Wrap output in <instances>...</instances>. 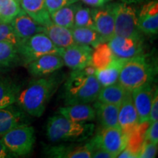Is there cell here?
<instances>
[{"label": "cell", "mask_w": 158, "mask_h": 158, "mask_svg": "<svg viewBox=\"0 0 158 158\" xmlns=\"http://www.w3.org/2000/svg\"><path fill=\"white\" fill-rule=\"evenodd\" d=\"M10 155H12V154L10 152L9 150L5 147L2 138H0V158L10 157Z\"/></svg>", "instance_id": "40"}, {"label": "cell", "mask_w": 158, "mask_h": 158, "mask_svg": "<svg viewBox=\"0 0 158 158\" xmlns=\"http://www.w3.org/2000/svg\"><path fill=\"white\" fill-rule=\"evenodd\" d=\"M154 89L151 83L132 90L131 95L136 109L139 124L149 122V112L154 94Z\"/></svg>", "instance_id": "12"}, {"label": "cell", "mask_w": 158, "mask_h": 158, "mask_svg": "<svg viewBox=\"0 0 158 158\" xmlns=\"http://www.w3.org/2000/svg\"><path fill=\"white\" fill-rule=\"evenodd\" d=\"M108 43H102L93 48L90 64L96 69H102L115 59Z\"/></svg>", "instance_id": "26"}, {"label": "cell", "mask_w": 158, "mask_h": 158, "mask_svg": "<svg viewBox=\"0 0 158 158\" xmlns=\"http://www.w3.org/2000/svg\"><path fill=\"white\" fill-rule=\"evenodd\" d=\"M10 24L13 27L15 36L19 43L29 38L37 33L43 32L44 27L37 23L23 10L11 21Z\"/></svg>", "instance_id": "14"}, {"label": "cell", "mask_w": 158, "mask_h": 158, "mask_svg": "<svg viewBox=\"0 0 158 158\" xmlns=\"http://www.w3.org/2000/svg\"><path fill=\"white\" fill-rule=\"evenodd\" d=\"M96 116L104 128L119 127L118 114L119 106L97 101L94 104Z\"/></svg>", "instance_id": "22"}, {"label": "cell", "mask_w": 158, "mask_h": 158, "mask_svg": "<svg viewBox=\"0 0 158 158\" xmlns=\"http://www.w3.org/2000/svg\"><path fill=\"white\" fill-rule=\"evenodd\" d=\"M157 152V144L145 140L142 144L138 154L140 158H153L156 157Z\"/></svg>", "instance_id": "33"}, {"label": "cell", "mask_w": 158, "mask_h": 158, "mask_svg": "<svg viewBox=\"0 0 158 158\" xmlns=\"http://www.w3.org/2000/svg\"><path fill=\"white\" fill-rule=\"evenodd\" d=\"M95 70L91 64L81 70H73L64 85L65 105L89 104L95 101L101 89L94 75Z\"/></svg>", "instance_id": "1"}, {"label": "cell", "mask_w": 158, "mask_h": 158, "mask_svg": "<svg viewBox=\"0 0 158 158\" xmlns=\"http://www.w3.org/2000/svg\"><path fill=\"white\" fill-rule=\"evenodd\" d=\"M59 114L71 121L80 123L93 121L96 117L94 108L86 103L66 105L64 107L59 108Z\"/></svg>", "instance_id": "18"}, {"label": "cell", "mask_w": 158, "mask_h": 158, "mask_svg": "<svg viewBox=\"0 0 158 158\" xmlns=\"http://www.w3.org/2000/svg\"><path fill=\"white\" fill-rule=\"evenodd\" d=\"M158 120V91L156 86L155 92H154L152 100L151 108H150L149 122H152Z\"/></svg>", "instance_id": "35"}, {"label": "cell", "mask_w": 158, "mask_h": 158, "mask_svg": "<svg viewBox=\"0 0 158 158\" xmlns=\"http://www.w3.org/2000/svg\"><path fill=\"white\" fill-rule=\"evenodd\" d=\"M21 9L39 24L45 27L52 22L45 0H19Z\"/></svg>", "instance_id": "19"}, {"label": "cell", "mask_w": 158, "mask_h": 158, "mask_svg": "<svg viewBox=\"0 0 158 158\" xmlns=\"http://www.w3.org/2000/svg\"><path fill=\"white\" fill-rule=\"evenodd\" d=\"M123 3L127 4V5H130V4H135V3H139L141 2H143L144 0H120Z\"/></svg>", "instance_id": "41"}, {"label": "cell", "mask_w": 158, "mask_h": 158, "mask_svg": "<svg viewBox=\"0 0 158 158\" xmlns=\"http://www.w3.org/2000/svg\"><path fill=\"white\" fill-rule=\"evenodd\" d=\"M93 124L73 122L61 114L49 118L46 127L47 137L51 142H81L92 135Z\"/></svg>", "instance_id": "3"}, {"label": "cell", "mask_w": 158, "mask_h": 158, "mask_svg": "<svg viewBox=\"0 0 158 158\" xmlns=\"http://www.w3.org/2000/svg\"><path fill=\"white\" fill-rule=\"evenodd\" d=\"M118 122L122 131L129 136L139 125L138 114L134 106L131 92H128L119 105Z\"/></svg>", "instance_id": "13"}, {"label": "cell", "mask_w": 158, "mask_h": 158, "mask_svg": "<svg viewBox=\"0 0 158 158\" xmlns=\"http://www.w3.org/2000/svg\"><path fill=\"white\" fill-rule=\"evenodd\" d=\"M94 145L92 140L84 145L55 146L48 149L50 157L59 158H91Z\"/></svg>", "instance_id": "17"}, {"label": "cell", "mask_w": 158, "mask_h": 158, "mask_svg": "<svg viewBox=\"0 0 158 158\" xmlns=\"http://www.w3.org/2000/svg\"><path fill=\"white\" fill-rule=\"evenodd\" d=\"M130 136L122 131L119 127H106L100 134L92 139L94 148L100 147L111 155L117 157L119 153L129 143Z\"/></svg>", "instance_id": "8"}, {"label": "cell", "mask_w": 158, "mask_h": 158, "mask_svg": "<svg viewBox=\"0 0 158 158\" xmlns=\"http://www.w3.org/2000/svg\"><path fill=\"white\" fill-rule=\"evenodd\" d=\"M114 14L115 35L124 37L141 39L138 27L136 10L125 3L112 4Z\"/></svg>", "instance_id": "7"}, {"label": "cell", "mask_w": 158, "mask_h": 158, "mask_svg": "<svg viewBox=\"0 0 158 158\" xmlns=\"http://www.w3.org/2000/svg\"><path fill=\"white\" fill-rule=\"evenodd\" d=\"M20 86L7 78H0V108L16 102Z\"/></svg>", "instance_id": "27"}, {"label": "cell", "mask_w": 158, "mask_h": 158, "mask_svg": "<svg viewBox=\"0 0 158 158\" xmlns=\"http://www.w3.org/2000/svg\"><path fill=\"white\" fill-rule=\"evenodd\" d=\"M78 6V4L74 3L55 11L50 15L51 21L55 24L71 29L74 26L75 13Z\"/></svg>", "instance_id": "28"}, {"label": "cell", "mask_w": 158, "mask_h": 158, "mask_svg": "<svg viewBox=\"0 0 158 158\" xmlns=\"http://www.w3.org/2000/svg\"><path fill=\"white\" fill-rule=\"evenodd\" d=\"M155 69L143 55L127 59L120 71L118 82L126 90L132 92L134 89L152 83Z\"/></svg>", "instance_id": "4"}, {"label": "cell", "mask_w": 158, "mask_h": 158, "mask_svg": "<svg viewBox=\"0 0 158 158\" xmlns=\"http://www.w3.org/2000/svg\"><path fill=\"white\" fill-rule=\"evenodd\" d=\"M92 157L93 158H112L111 155L102 148L96 147L92 151Z\"/></svg>", "instance_id": "37"}, {"label": "cell", "mask_w": 158, "mask_h": 158, "mask_svg": "<svg viewBox=\"0 0 158 158\" xmlns=\"http://www.w3.org/2000/svg\"><path fill=\"white\" fill-rule=\"evenodd\" d=\"M1 138L12 155H27L34 147L35 130L31 126L22 124L9 130Z\"/></svg>", "instance_id": "6"}, {"label": "cell", "mask_w": 158, "mask_h": 158, "mask_svg": "<svg viewBox=\"0 0 158 158\" xmlns=\"http://www.w3.org/2000/svg\"><path fill=\"white\" fill-rule=\"evenodd\" d=\"M107 43L114 56L118 59L127 60L143 54V48L141 39L115 35Z\"/></svg>", "instance_id": "10"}, {"label": "cell", "mask_w": 158, "mask_h": 158, "mask_svg": "<svg viewBox=\"0 0 158 158\" xmlns=\"http://www.w3.org/2000/svg\"><path fill=\"white\" fill-rule=\"evenodd\" d=\"M78 1V0H45V4L47 10L51 15L65 6L76 3Z\"/></svg>", "instance_id": "34"}, {"label": "cell", "mask_w": 158, "mask_h": 158, "mask_svg": "<svg viewBox=\"0 0 158 158\" xmlns=\"http://www.w3.org/2000/svg\"><path fill=\"white\" fill-rule=\"evenodd\" d=\"M57 86L58 81L55 77L32 81L27 87L19 92L16 100L18 106L29 115L40 117L44 113Z\"/></svg>", "instance_id": "2"}, {"label": "cell", "mask_w": 158, "mask_h": 158, "mask_svg": "<svg viewBox=\"0 0 158 158\" xmlns=\"http://www.w3.org/2000/svg\"><path fill=\"white\" fill-rule=\"evenodd\" d=\"M0 42H9L15 45L19 43L10 23H0Z\"/></svg>", "instance_id": "32"}, {"label": "cell", "mask_w": 158, "mask_h": 158, "mask_svg": "<svg viewBox=\"0 0 158 158\" xmlns=\"http://www.w3.org/2000/svg\"><path fill=\"white\" fill-rule=\"evenodd\" d=\"M19 56L28 64L35 59L48 54H60L61 48L55 45L45 33L35 34L29 38L21 41L16 45Z\"/></svg>", "instance_id": "5"}, {"label": "cell", "mask_w": 158, "mask_h": 158, "mask_svg": "<svg viewBox=\"0 0 158 158\" xmlns=\"http://www.w3.org/2000/svg\"><path fill=\"white\" fill-rule=\"evenodd\" d=\"M43 33L59 48H67L76 44L70 29L56 25L53 22L44 27Z\"/></svg>", "instance_id": "21"}, {"label": "cell", "mask_w": 158, "mask_h": 158, "mask_svg": "<svg viewBox=\"0 0 158 158\" xmlns=\"http://www.w3.org/2000/svg\"><path fill=\"white\" fill-rule=\"evenodd\" d=\"M24 124V116L22 110L13 105L0 108V137L13 128Z\"/></svg>", "instance_id": "20"}, {"label": "cell", "mask_w": 158, "mask_h": 158, "mask_svg": "<svg viewBox=\"0 0 158 158\" xmlns=\"http://www.w3.org/2000/svg\"><path fill=\"white\" fill-rule=\"evenodd\" d=\"M117 157L119 158H135L138 157L137 154L133 151L131 148L128 147L127 146L122 150Z\"/></svg>", "instance_id": "38"}, {"label": "cell", "mask_w": 158, "mask_h": 158, "mask_svg": "<svg viewBox=\"0 0 158 158\" xmlns=\"http://www.w3.org/2000/svg\"><path fill=\"white\" fill-rule=\"evenodd\" d=\"M94 29L107 43L115 36L114 14L112 5L102 6L92 10Z\"/></svg>", "instance_id": "11"}, {"label": "cell", "mask_w": 158, "mask_h": 158, "mask_svg": "<svg viewBox=\"0 0 158 158\" xmlns=\"http://www.w3.org/2000/svg\"><path fill=\"white\" fill-rule=\"evenodd\" d=\"M128 92L129 91L126 90L117 81L115 84L101 87L97 100L105 103L119 106Z\"/></svg>", "instance_id": "25"}, {"label": "cell", "mask_w": 158, "mask_h": 158, "mask_svg": "<svg viewBox=\"0 0 158 158\" xmlns=\"http://www.w3.org/2000/svg\"><path fill=\"white\" fill-rule=\"evenodd\" d=\"M70 30L76 44L89 45L94 48L100 43H106L94 29L89 27H73Z\"/></svg>", "instance_id": "24"}, {"label": "cell", "mask_w": 158, "mask_h": 158, "mask_svg": "<svg viewBox=\"0 0 158 158\" xmlns=\"http://www.w3.org/2000/svg\"><path fill=\"white\" fill-rule=\"evenodd\" d=\"M27 65L31 75L35 77H41L59 70L64 64L60 55L48 54L35 59Z\"/></svg>", "instance_id": "15"}, {"label": "cell", "mask_w": 158, "mask_h": 158, "mask_svg": "<svg viewBox=\"0 0 158 158\" xmlns=\"http://www.w3.org/2000/svg\"><path fill=\"white\" fill-rule=\"evenodd\" d=\"M21 10L16 0H0V23H10Z\"/></svg>", "instance_id": "29"}, {"label": "cell", "mask_w": 158, "mask_h": 158, "mask_svg": "<svg viewBox=\"0 0 158 158\" xmlns=\"http://www.w3.org/2000/svg\"><path fill=\"white\" fill-rule=\"evenodd\" d=\"M138 27L141 32L148 35H157L158 31V3L152 1L145 4L140 10Z\"/></svg>", "instance_id": "16"}, {"label": "cell", "mask_w": 158, "mask_h": 158, "mask_svg": "<svg viewBox=\"0 0 158 158\" xmlns=\"http://www.w3.org/2000/svg\"><path fill=\"white\" fill-rule=\"evenodd\" d=\"M146 140L152 142L154 143H158V122L155 121L150 123V126L146 134Z\"/></svg>", "instance_id": "36"}, {"label": "cell", "mask_w": 158, "mask_h": 158, "mask_svg": "<svg viewBox=\"0 0 158 158\" xmlns=\"http://www.w3.org/2000/svg\"><path fill=\"white\" fill-rule=\"evenodd\" d=\"M18 58L16 45L9 42H0V69L10 67Z\"/></svg>", "instance_id": "30"}, {"label": "cell", "mask_w": 158, "mask_h": 158, "mask_svg": "<svg viewBox=\"0 0 158 158\" xmlns=\"http://www.w3.org/2000/svg\"><path fill=\"white\" fill-rule=\"evenodd\" d=\"M83 2L94 7H100L106 5L111 0H81Z\"/></svg>", "instance_id": "39"}, {"label": "cell", "mask_w": 158, "mask_h": 158, "mask_svg": "<svg viewBox=\"0 0 158 158\" xmlns=\"http://www.w3.org/2000/svg\"><path fill=\"white\" fill-rule=\"evenodd\" d=\"M16 1H17V2H19V0H16Z\"/></svg>", "instance_id": "42"}, {"label": "cell", "mask_w": 158, "mask_h": 158, "mask_svg": "<svg viewBox=\"0 0 158 158\" xmlns=\"http://www.w3.org/2000/svg\"><path fill=\"white\" fill-rule=\"evenodd\" d=\"M93 48L89 45L74 44L61 48L60 56L64 65L73 70H81L90 64Z\"/></svg>", "instance_id": "9"}, {"label": "cell", "mask_w": 158, "mask_h": 158, "mask_svg": "<svg viewBox=\"0 0 158 158\" xmlns=\"http://www.w3.org/2000/svg\"><path fill=\"white\" fill-rule=\"evenodd\" d=\"M73 27H89L94 29L92 10L88 7H83L79 5L75 13Z\"/></svg>", "instance_id": "31"}, {"label": "cell", "mask_w": 158, "mask_h": 158, "mask_svg": "<svg viewBox=\"0 0 158 158\" xmlns=\"http://www.w3.org/2000/svg\"><path fill=\"white\" fill-rule=\"evenodd\" d=\"M125 60L116 58L105 68L97 69L95 70V77L98 79L101 87L115 84L118 81L120 71Z\"/></svg>", "instance_id": "23"}]
</instances>
